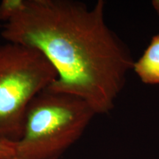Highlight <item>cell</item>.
I'll list each match as a JSON object with an SVG mask.
<instances>
[{"mask_svg":"<svg viewBox=\"0 0 159 159\" xmlns=\"http://www.w3.org/2000/svg\"><path fill=\"white\" fill-rule=\"evenodd\" d=\"M105 2L89 8L74 0H21L1 25L7 42L42 52L57 71L47 89L83 99L96 114H107L132 70L134 60L124 41L107 25Z\"/></svg>","mask_w":159,"mask_h":159,"instance_id":"1","label":"cell"},{"mask_svg":"<svg viewBox=\"0 0 159 159\" xmlns=\"http://www.w3.org/2000/svg\"><path fill=\"white\" fill-rule=\"evenodd\" d=\"M95 112L83 99L47 89L27 110L25 130L13 144L18 159H59L82 136Z\"/></svg>","mask_w":159,"mask_h":159,"instance_id":"2","label":"cell"},{"mask_svg":"<svg viewBox=\"0 0 159 159\" xmlns=\"http://www.w3.org/2000/svg\"><path fill=\"white\" fill-rule=\"evenodd\" d=\"M57 77L39 49L12 42L0 45V142L13 144L21 139L29 105Z\"/></svg>","mask_w":159,"mask_h":159,"instance_id":"3","label":"cell"},{"mask_svg":"<svg viewBox=\"0 0 159 159\" xmlns=\"http://www.w3.org/2000/svg\"><path fill=\"white\" fill-rule=\"evenodd\" d=\"M133 70L144 84L159 85V33L151 39L142 56L134 62Z\"/></svg>","mask_w":159,"mask_h":159,"instance_id":"4","label":"cell"},{"mask_svg":"<svg viewBox=\"0 0 159 159\" xmlns=\"http://www.w3.org/2000/svg\"><path fill=\"white\" fill-rule=\"evenodd\" d=\"M21 0H4L0 4V21L5 23L18 11Z\"/></svg>","mask_w":159,"mask_h":159,"instance_id":"5","label":"cell"},{"mask_svg":"<svg viewBox=\"0 0 159 159\" xmlns=\"http://www.w3.org/2000/svg\"><path fill=\"white\" fill-rule=\"evenodd\" d=\"M14 156L13 144L0 142V159H13Z\"/></svg>","mask_w":159,"mask_h":159,"instance_id":"6","label":"cell"},{"mask_svg":"<svg viewBox=\"0 0 159 159\" xmlns=\"http://www.w3.org/2000/svg\"><path fill=\"white\" fill-rule=\"evenodd\" d=\"M152 5L155 11L159 16V0H153L152 1Z\"/></svg>","mask_w":159,"mask_h":159,"instance_id":"7","label":"cell"},{"mask_svg":"<svg viewBox=\"0 0 159 159\" xmlns=\"http://www.w3.org/2000/svg\"><path fill=\"white\" fill-rule=\"evenodd\" d=\"M13 159H18V158H13Z\"/></svg>","mask_w":159,"mask_h":159,"instance_id":"8","label":"cell"}]
</instances>
